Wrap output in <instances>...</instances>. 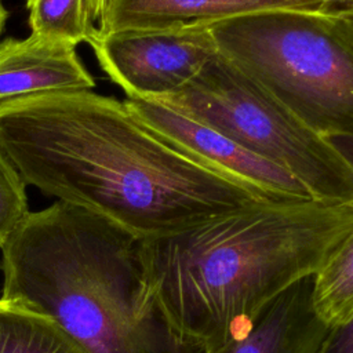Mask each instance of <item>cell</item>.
Here are the masks:
<instances>
[{
    "label": "cell",
    "instance_id": "obj_1",
    "mask_svg": "<svg viewBox=\"0 0 353 353\" xmlns=\"http://www.w3.org/2000/svg\"><path fill=\"white\" fill-rule=\"evenodd\" d=\"M0 149L26 185L138 239L174 234L268 199L178 150L91 90L0 103Z\"/></svg>",
    "mask_w": 353,
    "mask_h": 353
},
{
    "label": "cell",
    "instance_id": "obj_2",
    "mask_svg": "<svg viewBox=\"0 0 353 353\" xmlns=\"http://www.w3.org/2000/svg\"><path fill=\"white\" fill-rule=\"evenodd\" d=\"M352 228L353 205L258 201L174 234L139 239V259L170 330L210 353L314 276Z\"/></svg>",
    "mask_w": 353,
    "mask_h": 353
},
{
    "label": "cell",
    "instance_id": "obj_3",
    "mask_svg": "<svg viewBox=\"0 0 353 353\" xmlns=\"http://www.w3.org/2000/svg\"><path fill=\"white\" fill-rule=\"evenodd\" d=\"M1 250V299L54 319L90 353H205L149 292L139 239L80 205L29 212Z\"/></svg>",
    "mask_w": 353,
    "mask_h": 353
},
{
    "label": "cell",
    "instance_id": "obj_4",
    "mask_svg": "<svg viewBox=\"0 0 353 353\" xmlns=\"http://www.w3.org/2000/svg\"><path fill=\"white\" fill-rule=\"evenodd\" d=\"M208 30L222 57L320 135H353V41L327 11H262Z\"/></svg>",
    "mask_w": 353,
    "mask_h": 353
},
{
    "label": "cell",
    "instance_id": "obj_5",
    "mask_svg": "<svg viewBox=\"0 0 353 353\" xmlns=\"http://www.w3.org/2000/svg\"><path fill=\"white\" fill-rule=\"evenodd\" d=\"M295 176L312 200L353 205V167L331 142L219 52L186 85L152 98Z\"/></svg>",
    "mask_w": 353,
    "mask_h": 353
},
{
    "label": "cell",
    "instance_id": "obj_6",
    "mask_svg": "<svg viewBox=\"0 0 353 353\" xmlns=\"http://www.w3.org/2000/svg\"><path fill=\"white\" fill-rule=\"evenodd\" d=\"M102 70L127 97L157 98L192 81L218 54L208 26L176 30H128L87 41Z\"/></svg>",
    "mask_w": 353,
    "mask_h": 353
},
{
    "label": "cell",
    "instance_id": "obj_7",
    "mask_svg": "<svg viewBox=\"0 0 353 353\" xmlns=\"http://www.w3.org/2000/svg\"><path fill=\"white\" fill-rule=\"evenodd\" d=\"M123 103L156 135L207 168L272 200L314 201L295 176L221 131L152 98L127 97Z\"/></svg>",
    "mask_w": 353,
    "mask_h": 353
},
{
    "label": "cell",
    "instance_id": "obj_8",
    "mask_svg": "<svg viewBox=\"0 0 353 353\" xmlns=\"http://www.w3.org/2000/svg\"><path fill=\"white\" fill-rule=\"evenodd\" d=\"M328 8L325 0H108L97 30L101 34L176 30L262 11L325 12Z\"/></svg>",
    "mask_w": 353,
    "mask_h": 353
},
{
    "label": "cell",
    "instance_id": "obj_9",
    "mask_svg": "<svg viewBox=\"0 0 353 353\" xmlns=\"http://www.w3.org/2000/svg\"><path fill=\"white\" fill-rule=\"evenodd\" d=\"M95 80L76 47L34 34L0 43V103L46 92L91 90Z\"/></svg>",
    "mask_w": 353,
    "mask_h": 353
},
{
    "label": "cell",
    "instance_id": "obj_10",
    "mask_svg": "<svg viewBox=\"0 0 353 353\" xmlns=\"http://www.w3.org/2000/svg\"><path fill=\"white\" fill-rule=\"evenodd\" d=\"M313 305V276L287 288L251 325L210 353H317L328 331Z\"/></svg>",
    "mask_w": 353,
    "mask_h": 353
},
{
    "label": "cell",
    "instance_id": "obj_11",
    "mask_svg": "<svg viewBox=\"0 0 353 353\" xmlns=\"http://www.w3.org/2000/svg\"><path fill=\"white\" fill-rule=\"evenodd\" d=\"M0 353H90L54 319L0 298Z\"/></svg>",
    "mask_w": 353,
    "mask_h": 353
},
{
    "label": "cell",
    "instance_id": "obj_12",
    "mask_svg": "<svg viewBox=\"0 0 353 353\" xmlns=\"http://www.w3.org/2000/svg\"><path fill=\"white\" fill-rule=\"evenodd\" d=\"M313 305L328 327L353 316V228L313 276Z\"/></svg>",
    "mask_w": 353,
    "mask_h": 353
},
{
    "label": "cell",
    "instance_id": "obj_13",
    "mask_svg": "<svg viewBox=\"0 0 353 353\" xmlns=\"http://www.w3.org/2000/svg\"><path fill=\"white\" fill-rule=\"evenodd\" d=\"M30 34L77 47L88 41L95 26L84 11V0H26Z\"/></svg>",
    "mask_w": 353,
    "mask_h": 353
},
{
    "label": "cell",
    "instance_id": "obj_14",
    "mask_svg": "<svg viewBox=\"0 0 353 353\" xmlns=\"http://www.w3.org/2000/svg\"><path fill=\"white\" fill-rule=\"evenodd\" d=\"M29 212L26 183L0 149V248Z\"/></svg>",
    "mask_w": 353,
    "mask_h": 353
},
{
    "label": "cell",
    "instance_id": "obj_15",
    "mask_svg": "<svg viewBox=\"0 0 353 353\" xmlns=\"http://www.w3.org/2000/svg\"><path fill=\"white\" fill-rule=\"evenodd\" d=\"M317 353H353V316L328 328Z\"/></svg>",
    "mask_w": 353,
    "mask_h": 353
},
{
    "label": "cell",
    "instance_id": "obj_16",
    "mask_svg": "<svg viewBox=\"0 0 353 353\" xmlns=\"http://www.w3.org/2000/svg\"><path fill=\"white\" fill-rule=\"evenodd\" d=\"M327 139L353 167V135H334L327 137Z\"/></svg>",
    "mask_w": 353,
    "mask_h": 353
},
{
    "label": "cell",
    "instance_id": "obj_17",
    "mask_svg": "<svg viewBox=\"0 0 353 353\" xmlns=\"http://www.w3.org/2000/svg\"><path fill=\"white\" fill-rule=\"evenodd\" d=\"M327 12L331 15V18H332V21L335 22V25L338 26V29H339L350 41H353V18H350V17H347L346 14H342V12H339V11H336V10H332L331 7L328 8Z\"/></svg>",
    "mask_w": 353,
    "mask_h": 353
},
{
    "label": "cell",
    "instance_id": "obj_18",
    "mask_svg": "<svg viewBox=\"0 0 353 353\" xmlns=\"http://www.w3.org/2000/svg\"><path fill=\"white\" fill-rule=\"evenodd\" d=\"M108 0H84V11L88 21L94 25L95 21H99L105 10Z\"/></svg>",
    "mask_w": 353,
    "mask_h": 353
},
{
    "label": "cell",
    "instance_id": "obj_19",
    "mask_svg": "<svg viewBox=\"0 0 353 353\" xmlns=\"http://www.w3.org/2000/svg\"><path fill=\"white\" fill-rule=\"evenodd\" d=\"M332 10H336L342 14H346L347 17L353 18V3H343V4H330Z\"/></svg>",
    "mask_w": 353,
    "mask_h": 353
},
{
    "label": "cell",
    "instance_id": "obj_20",
    "mask_svg": "<svg viewBox=\"0 0 353 353\" xmlns=\"http://www.w3.org/2000/svg\"><path fill=\"white\" fill-rule=\"evenodd\" d=\"M7 17H8V12H7V10L4 8V6H3L1 1H0V33L3 32V28H4V23H6Z\"/></svg>",
    "mask_w": 353,
    "mask_h": 353
},
{
    "label": "cell",
    "instance_id": "obj_21",
    "mask_svg": "<svg viewBox=\"0 0 353 353\" xmlns=\"http://www.w3.org/2000/svg\"><path fill=\"white\" fill-rule=\"evenodd\" d=\"M330 4H343V3H353V0H325Z\"/></svg>",
    "mask_w": 353,
    "mask_h": 353
}]
</instances>
